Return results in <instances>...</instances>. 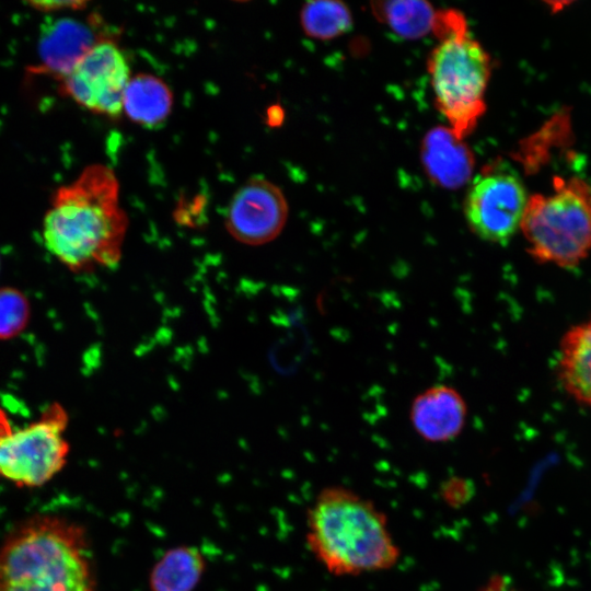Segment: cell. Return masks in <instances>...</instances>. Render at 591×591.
<instances>
[{
    "label": "cell",
    "mask_w": 591,
    "mask_h": 591,
    "mask_svg": "<svg viewBox=\"0 0 591 591\" xmlns=\"http://www.w3.org/2000/svg\"><path fill=\"white\" fill-rule=\"evenodd\" d=\"M128 217L119 182L104 164H91L51 196L43 219L46 248L66 268L81 274L119 264Z\"/></svg>",
    "instance_id": "cell-1"
},
{
    "label": "cell",
    "mask_w": 591,
    "mask_h": 591,
    "mask_svg": "<svg viewBox=\"0 0 591 591\" xmlns=\"http://www.w3.org/2000/svg\"><path fill=\"white\" fill-rule=\"evenodd\" d=\"M305 525L310 553L333 576L390 570L401 558L386 514L346 486L323 488L306 511Z\"/></svg>",
    "instance_id": "cell-2"
},
{
    "label": "cell",
    "mask_w": 591,
    "mask_h": 591,
    "mask_svg": "<svg viewBox=\"0 0 591 591\" xmlns=\"http://www.w3.org/2000/svg\"><path fill=\"white\" fill-rule=\"evenodd\" d=\"M0 591H99L85 529L54 514L15 525L0 544Z\"/></svg>",
    "instance_id": "cell-3"
},
{
    "label": "cell",
    "mask_w": 591,
    "mask_h": 591,
    "mask_svg": "<svg viewBox=\"0 0 591 591\" xmlns=\"http://www.w3.org/2000/svg\"><path fill=\"white\" fill-rule=\"evenodd\" d=\"M433 32L439 44L429 57L428 71L436 104L449 128L463 140L486 108L490 57L468 33L464 16L457 11H438Z\"/></svg>",
    "instance_id": "cell-4"
},
{
    "label": "cell",
    "mask_w": 591,
    "mask_h": 591,
    "mask_svg": "<svg viewBox=\"0 0 591 591\" xmlns=\"http://www.w3.org/2000/svg\"><path fill=\"white\" fill-rule=\"evenodd\" d=\"M554 193L529 197L520 230L541 264L575 268L591 254V185L555 177Z\"/></svg>",
    "instance_id": "cell-5"
},
{
    "label": "cell",
    "mask_w": 591,
    "mask_h": 591,
    "mask_svg": "<svg viewBox=\"0 0 591 591\" xmlns=\"http://www.w3.org/2000/svg\"><path fill=\"white\" fill-rule=\"evenodd\" d=\"M68 421L63 406L51 403L22 428L14 429L10 418L1 422L0 477L20 487H39L51 480L67 464Z\"/></svg>",
    "instance_id": "cell-6"
},
{
    "label": "cell",
    "mask_w": 591,
    "mask_h": 591,
    "mask_svg": "<svg viewBox=\"0 0 591 591\" xmlns=\"http://www.w3.org/2000/svg\"><path fill=\"white\" fill-rule=\"evenodd\" d=\"M128 61L112 37L97 40L58 81L59 92L78 105L111 118L120 116L130 80Z\"/></svg>",
    "instance_id": "cell-7"
},
{
    "label": "cell",
    "mask_w": 591,
    "mask_h": 591,
    "mask_svg": "<svg viewBox=\"0 0 591 591\" xmlns=\"http://www.w3.org/2000/svg\"><path fill=\"white\" fill-rule=\"evenodd\" d=\"M528 200L518 176L489 170L479 174L467 192L464 202L466 221L480 239L507 243L520 229Z\"/></svg>",
    "instance_id": "cell-8"
},
{
    "label": "cell",
    "mask_w": 591,
    "mask_h": 591,
    "mask_svg": "<svg viewBox=\"0 0 591 591\" xmlns=\"http://www.w3.org/2000/svg\"><path fill=\"white\" fill-rule=\"evenodd\" d=\"M289 207L282 190L263 177H252L233 195L225 216L229 234L245 245L275 240L288 220Z\"/></svg>",
    "instance_id": "cell-9"
},
{
    "label": "cell",
    "mask_w": 591,
    "mask_h": 591,
    "mask_svg": "<svg viewBox=\"0 0 591 591\" xmlns=\"http://www.w3.org/2000/svg\"><path fill=\"white\" fill-rule=\"evenodd\" d=\"M97 25L96 16H90L88 22L68 16L48 20L40 28L39 61L28 71L59 80L97 40L106 37L96 32Z\"/></svg>",
    "instance_id": "cell-10"
},
{
    "label": "cell",
    "mask_w": 591,
    "mask_h": 591,
    "mask_svg": "<svg viewBox=\"0 0 591 591\" xmlns=\"http://www.w3.org/2000/svg\"><path fill=\"white\" fill-rule=\"evenodd\" d=\"M467 416L463 396L452 386L432 385L412 403L409 418L414 430L427 442L445 443L462 432Z\"/></svg>",
    "instance_id": "cell-11"
},
{
    "label": "cell",
    "mask_w": 591,
    "mask_h": 591,
    "mask_svg": "<svg viewBox=\"0 0 591 591\" xmlns=\"http://www.w3.org/2000/svg\"><path fill=\"white\" fill-rule=\"evenodd\" d=\"M556 375L561 389L575 402L591 409V315L563 334Z\"/></svg>",
    "instance_id": "cell-12"
},
{
    "label": "cell",
    "mask_w": 591,
    "mask_h": 591,
    "mask_svg": "<svg viewBox=\"0 0 591 591\" xmlns=\"http://www.w3.org/2000/svg\"><path fill=\"white\" fill-rule=\"evenodd\" d=\"M421 158L428 175L447 188H459L473 173L472 151L450 128L437 127L426 135Z\"/></svg>",
    "instance_id": "cell-13"
},
{
    "label": "cell",
    "mask_w": 591,
    "mask_h": 591,
    "mask_svg": "<svg viewBox=\"0 0 591 591\" xmlns=\"http://www.w3.org/2000/svg\"><path fill=\"white\" fill-rule=\"evenodd\" d=\"M202 551L190 544H178L164 551L148 575L149 591H195L207 571Z\"/></svg>",
    "instance_id": "cell-14"
},
{
    "label": "cell",
    "mask_w": 591,
    "mask_h": 591,
    "mask_svg": "<svg viewBox=\"0 0 591 591\" xmlns=\"http://www.w3.org/2000/svg\"><path fill=\"white\" fill-rule=\"evenodd\" d=\"M173 93L159 77L138 73L130 78L123 97V112L136 124L153 128L171 114Z\"/></svg>",
    "instance_id": "cell-15"
},
{
    "label": "cell",
    "mask_w": 591,
    "mask_h": 591,
    "mask_svg": "<svg viewBox=\"0 0 591 591\" xmlns=\"http://www.w3.org/2000/svg\"><path fill=\"white\" fill-rule=\"evenodd\" d=\"M373 11L404 38H418L433 31L438 12L426 1L378 2L373 3Z\"/></svg>",
    "instance_id": "cell-16"
},
{
    "label": "cell",
    "mask_w": 591,
    "mask_h": 591,
    "mask_svg": "<svg viewBox=\"0 0 591 591\" xmlns=\"http://www.w3.org/2000/svg\"><path fill=\"white\" fill-rule=\"evenodd\" d=\"M304 33L317 39H331L348 32L352 24L350 11L340 1L317 0L304 3L300 12Z\"/></svg>",
    "instance_id": "cell-17"
},
{
    "label": "cell",
    "mask_w": 591,
    "mask_h": 591,
    "mask_svg": "<svg viewBox=\"0 0 591 591\" xmlns=\"http://www.w3.org/2000/svg\"><path fill=\"white\" fill-rule=\"evenodd\" d=\"M30 317L31 304L23 292L12 287L0 288V340L20 335Z\"/></svg>",
    "instance_id": "cell-18"
},
{
    "label": "cell",
    "mask_w": 591,
    "mask_h": 591,
    "mask_svg": "<svg viewBox=\"0 0 591 591\" xmlns=\"http://www.w3.org/2000/svg\"><path fill=\"white\" fill-rule=\"evenodd\" d=\"M34 10L42 12H57L62 10H82L88 5L83 0H53V1H26Z\"/></svg>",
    "instance_id": "cell-19"
},
{
    "label": "cell",
    "mask_w": 591,
    "mask_h": 591,
    "mask_svg": "<svg viewBox=\"0 0 591 591\" xmlns=\"http://www.w3.org/2000/svg\"><path fill=\"white\" fill-rule=\"evenodd\" d=\"M479 591H517L512 589L506 578L497 575L491 577Z\"/></svg>",
    "instance_id": "cell-20"
}]
</instances>
